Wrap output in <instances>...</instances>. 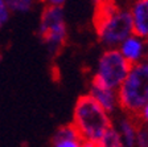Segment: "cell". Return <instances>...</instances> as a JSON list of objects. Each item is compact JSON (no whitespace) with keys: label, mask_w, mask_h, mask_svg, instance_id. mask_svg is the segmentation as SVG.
I'll return each mask as SVG.
<instances>
[{"label":"cell","mask_w":148,"mask_h":147,"mask_svg":"<svg viewBox=\"0 0 148 147\" xmlns=\"http://www.w3.org/2000/svg\"><path fill=\"white\" fill-rule=\"evenodd\" d=\"M94 27L99 41L107 49L118 48L122 41L134 33L130 11L118 7L112 0L98 3Z\"/></svg>","instance_id":"6da1fadb"},{"label":"cell","mask_w":148,"mask_h":147,"mask_svg":"<svg viewBox=\"0 0 148 147\" xmlns=\"http://www.w3.org/2000/svg\"><path fill=\"white\" fill-rule=\"evenodd\" d=\"M73 123L83 139L99 142L108 129L111 121L108 113L90 94L81 95L74 106Z\"/></svg>","instance_id":"7a4b0ae2"},{"label":"cell","mask_w":148,"mask_h":147,"mask_svg":"<svg viewBox=\"0 0 148 147\" xmlns=\"http://www.w3.org/2000/svg\"><path fill=\"white\" fill-rule=\"evenodd\" d=\"M119 106L128 115H135L148 104V65H132L118 89Z\"/></svg>","instance_id":"3957f363"},{"label":"cell","mask_w":148,"mask_h":147,"mask_svg":"<svg viewBox=\"0 0 148 147\" xmlns=\"http://www.w3.org/2000/svg\"><path fill=\"white\" fill-rule=\"evenodd\" d=\"M38 35L50 53L56 55L61 50L68 39V27L62 7L46 6L44 8L38 23Z\"/></svg>","instance_id":"277c9868"},{"label":"cell","mask_w":148,"mask_h":147,"mask_svg":"<svg viewBox=\"0 0 148 147\" xmlns=\"http://www.w3.org/2000/svg\"><path fill=\"white\" fill-rule=\"evenodd\" d=\"M132 65L127 61L116 48L106 49L98 60L97 72L92 77L94 82L118 90L126 80Z\"/></svg>","instance_id":"5b68a950"},{"label":"cell","mask_w":148,"mask_h":147,"mask_svg":"<svg viewBox=\"0 0 148 147\" xmlns=\"http://www.w3.org/2000/svg\"><path fill=\"white\" fill-rule=\"evenodd\" d=\"M116 49L130 64L136 65V64H140V62H144L145 57H147L148 40L132 33L131 36L127 37L124 41H122V44Z\"/></svg>","instance_id":"8992f818"},{"label":"cell","mask_w":148,"mask_h":147,"mask_svg":"<svg viewBox=\"0 0 148 147\" xmlns=\"http://www.w3.org/2000/svg\"><path fill=\"white\" fill-rule=\"evenodd\" d=\"M128 11L134 33L148 40V0H135Z\"/></svg>","instance_id":"52a82bcc"},{"label":"cell","mask_w":148,"mask_h":147,"mask_svg":"<svg viewBox=\"0 0 148 147\" xmlns=\"http://www.w3.org/2000/svg\"><path fill=\"white\" fill-rule=\"evenodd\" d=\"M89 94L91 95L107 113H111L119 106V99H118V92L114 89H110L105 85L97 84L91 81Z\"/></svg>","instance_id":"ba28073f"},{"label":"cell","mask_w":148,"mask_h":147,"mask_svg":"<svg viewBox=\"0 0 148 147\" xmlns=\"http://www.w3.org/2000/svg\"><path fill=\"white\" fill-rule=\"evenodd\" d=\"M57 141H78L82 142L83 138L81 135L79 130L75 127L74 123H69V125H64L57 129V131L53 135V142Z\"/></svg>","instance_id":"9c48e42d"},{"label":"cell","mask_w":148,"mask_h":147,"mask_svg":"<svg viewBox=\"0 0 148 147\" xmlns=\"http://www.w3.org/2000/svg\"><path fill=\"white\" fill-rule=\"evenodd\" d=\"M11 12L13 13H27L34 8L37 0H5Z\"/></svg>","instance_id":"30bf717a"},{"label":"cell","mask_w":148,"mask_h":147,"mask_svg":"<svg viewBox=\"0 0 148 147\" xmlns=\"http://www.w3.org/2000/svg\"><path fill=\"white\" fill-rule=\"evenodd\" d=\"M99 144H101V147H123V142L120 139V135L112 127L106 131L103 138L99 141Z\"/></svg>","instance_id":"8fae6325"},{"label":"cell","mask_w":148,"mask_h":147,"mask_svg":"<svg viewBox=\"0 0 148 147\" xmlns=\"http://www.w3.org/2000/svg\"><path fill=\"white\" fill-rule=\"evenodd\" d=\"M11 17V9L5 0H0V29H3Z\"/></svg>","instance_id":"7c38bea8"},{"label":"cell","mask_w":148,"mask_h":147,"mask_svg":"<svg viewBox=\"0 0 148 147\" xmlns=\"http://www.w3.org/2000/svg\"><path fill=\"white\" fill-rule=\"evenodd\" d=\"M136 143L139 147H148V130L144 129V126L139 127L136 133Z\"/></svg>","instance_id":"4fadbf2b"},{"label":"cell","mask_w":148,"mask_h":147,"mask_svg":"<svg viewBox=\"0 0 148 147\" xmlns=\"http://www.w3.org/2000/svg\"><path fill=\"white\" fill-rule=\"evenodd\" d=\"M54 147H79L81 142L78 141H57L53 142Z\"/></svg>","instance_id":"5bb4252c"},{"label":"cell","mask_w":148,"mask_h":147,"mask_svg":"<svg viewBox=\"0 0 148 147\" xmlns=\"http://www.w3.org/2000/svg\"><path fill=\"white\" fill-rule=\"evenodd\" d=\"M135 117L138 118L140 122L143 123V125H145V123H148V104L145 105L144 107H143L142 110L139 111L138 114H135Z\"/></svg>","instance_id":"9a60e30c"},{"label":"cell","mask_w":148,"mask_h":147,"mask_svg":"<svg viewBox=\"0 0 148 147\" xmlns=\"http://www.w3.org/2000/svg\"><path fill=\"white\" fill-rule=\"evenodd\" d=\"M79 147H101L99 142H94V141H89V139H83L81 142Z\"/></svg>","instance_id":"2e32d148"},{"label":"cell","mask_w":148,"mask_h":147,"mask_svg":"<svg viewBox=\"0 0 148 147\" xmlns=\"http://www.w3.org/2000/svg\"><path fill=\"white\" fill-rule=\"evenodd\" d=\"M46 6H52V7H62L65 4L66 0H44Z\"/></svg>","instance_id":"e0dca14e"},{"label":"cell","mask_w":148,"mask_h":147,"mask_svg":"<svg viewBox=\"0 0 148 147\" xmlns=\"http://www.w3.org/2000/svg\"><path fill=\"white\" fill-rule=\"evenodd\" d=\"M145 64L148 65V53H147V57H145Z\"/></svg>","instance_id":"ac0fdd59"},{"label":"cell","mask_w":148,"mask_h":147,"mask_svg":"<svg viewBox=\"0 0 148 147\" xmlns=\"http://www.w3.org/2000/svg\"><path fill=\"white\" fill-rule=\"evenodd\" d=\"M97 3H102V1H106V0H95Z\"/></svg>","instance_id":"d6986e66"},{"label":"cell","mask_w":148,"mask_h":147,"mask_svg":"<svg viewBox=\"0 0 148 147\" xmlns=\"http://www.w3.org/2000/svg\"><path fill=\"white\" fill-rule=\"evenodd\" d=\"M147 130H148V127H147Z\"/></svg>","instance_id":"ffe728a7"}]
</instances>
